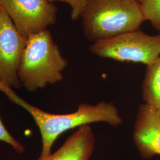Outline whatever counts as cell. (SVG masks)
<instances>
[{"label": "cell", "mask_w": 160, "mask_h": 160, "mask_svg": "<svg viewBox=\"0 0 160 160\" xmlns=\"http://www.w3.org/2000/svg\"></svg>", "instance_id": "obj_15"}, {"label": "cell", "mask_w": 160, "mask_h": 160, "mask_svg": "<svg viewBox=\"0 0 160 160\" xmlns=\"http://www.w3.org/2000/svg\"><path fill=\"white\" fill-rule=\"evenodd\" d=\"M49 2L61 1L68 4L71 7V18L72 20L78 19L84 10L86 0H48Z\"/></svg>", "instance_id": "obj_12"}, {"label": "cell", "mask_w": 160, "mask_h": 160, "mask_svg": "<svg viewBox=\"0 0 160 160\" xmlns=\"http://www.w3.org/2000/svg\"><path fill=\"white\" fill-rule=\"evenodd\" d=\"M81 17L87 39L94 43L138 30L145 21L137 0H86Z\"/></svg>", "instance_id": "obj_2"}, {"label": "cell", "mask_w": 160, "mask_h": 160, "mask_svg": "<svg viewBox=\"0 0 160 160\" xmlns=\"http://www.w3.org/2000/svg\"><path fill=\"white\" fill-rule=\"evenodd\" d=\"M96 139L89 125L79 127L63 145L46 158L37 160H90Z\"/></svg>", "instance_id": "obj_8"}, {"label": "cell", "mask_w": 160, "mask_h": 160, "mask_svg": "<svg viewBox=\"0 0 160 160\" xmlns=\"http://www.w3.org/2000/svg\"><path fill=\"white\" fill-rule=\"evenodd\" d=\"M133 141L143 158L160 155V111L145 103L138 110Z\"/></svg>", "instance_id": "obj_7"}, {"label": "cell", "mask_w": 160, "mask_h": 160, "mask_svg": "<svg viewBox=\"0 0 160 160\" xmlns=\"http://www.w3.org/2000/svg\"><path fill=\"white\" fill-rule=\"evenodd\" d=\"M67 65L50 32L46 29L28 36L18 77L29 92H34L62 81V72Z\"/></svg>", "instance_id": "obj_3"}, {"label": "cell", "mask_w": 160, "mask_h": 160, "mask_svg": "<svg viewBox=\"0 0 160 160\" xmlns=\"http://www.w3.org/2000/svg\"><path fill=\"white\" fill-rule=\"evenodd\" d=\"M90 51L99 57L148 65L160 57V34L151 36L139 30L127 32L94 42Z\"/></svg>", "instance_id": "obj_4"}, {"label": "cell", "mask_w": 160, "mask_h": 160, "mask_svg": "<svg viewBox=\"0 0 160 160\" xmlns=\"http://www.w3.org/2000/svg\"><path fill=\"white\" fill-rule=\"evenodd\" d=\"M2 9V3H1V0H0V14H1V12Z\"/></svg>", "instance_id": "obj_14"}, {"label": "cell", "mask_w": 160, "mask_h": 160, "mask_svg": "<svg viewBox=\"0 0 160 160\" xmlns=\"http://www.w3.org/2000/svg\"><path fill=\"white\" fill-rule=\"evenodd\" d=\"M142 98L145 103L160 109V57L147 65L142 84Z\"/></svg>", "instance_id": "obj_9"}, {"label": "cell", "mask_w": 160, "mask_h": 160, "mask_svg": "<svg viewBox=\"0 0 160 160\" xmlns=\"http://www.w3.org/2000/svg\"><path fill=\"white\" fill-rule=\"evenodd\" d=\"M20 106L31 114L39 129L42 149L39 159L46 158L51 154L53 143L64 132L95 122H105L113 126L122 123L116 106L104 101L95 105L81 104L75 112L68 114L49 113L24 100Z\"/></svg>", "instance_id": "obj_1"}, {"label": "cell", "mask_w": 160, "mask_h": 160, "mask_svg": "<svg viewBox=\"0 0 160 160\" xmlns=\"http://www.w3.org/2000/svg\"><path fill=\"white\" fill-rule=\"evenodd\" d=\"M27 40L2 7L0 14V81L6 86H20L18 69Z\"/></svg>", "instance_id": "obj_6"}, {"label": "cell", "mask_w": 160, "mask_h": 160, "mask_svg": "<svg viewBox=\"0 0 160 160\" xmlns=\"http://www.w3.org/2000/svg\"><path fill=\"white\" fill-rule=\"evenodd\" d=\"M18 31L28 38L54 24L57 8L48 0H1Z\"/></svg>", "instance_id": "obj_5"}, {"label": "cell", "mask_w": 160, "mask_h": 160, "mask_svg": "<svg viewBox=\"0 0 160 160\" xmlns=\"http://www.w3.org/2000/svg\"><path fill=\"white\" fill-rule=\"evenodd\" d=\"M145 20L160 33V0H137Z\"/></svg>", "instance_id": "obj_10"}, {"label": "cell", "mask_w": 160, "mask_h": 160, "mask_svg": "<svg viewBox=\"0 0 160 160\" xmlns=\"http://www.w3.org/2000/svg\"><path fill=\"white\" fill-rule=\"evenodd\" d=\"M0 141L10 145L18 153L22 154L24 151V147L20 142H18L7 131L0 118Z\"/></svg>", "instance_id": "obj_11"}, {"label": "cell", "mask_w": 160, "mask_h": 160, "mask_svg": "<svg viewBox=\"0 0 160 160\" xmlns=\"http://www.w3.org/2000/svg\"><path fill=\"white\" fill-rule=\"evenodd\" d=\"M0 91L3 92L12 102L17 104L18 106H20L23 100V99L17 96V94L13 92L11 87L6 86L1 81H0Z\"/></svg>", "instance_id": "obj_13"}]
</instances>
